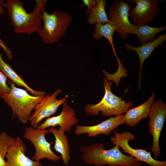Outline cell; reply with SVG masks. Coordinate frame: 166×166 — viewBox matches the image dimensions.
Instances as JSON below:
<instances>
[{
  "label": "cell",
  "instance_id": "20",
  "mask_svg": "<svg viewBox=\"0 0 166 166\" xmlns=\"http://www.w3.org/2000/svg\"><path fill=\"white\" fill-rule=\"evenodd\" d=\"M116 31L114 25L110 21L104 24L96 23L95 24L93 38L99 40L104 37L109 42L116 57H117L113 44V37L114 32Z\"/></svg>",
  "mask_w": 166,
  "mask_h": 166
},
{
  "label": "cell",
  "instance_id": "21",
  "mask_svg": "<svg viewBox=\"0 0 166 166\" xmlns=\"http://www.w3.org/2000/svg\"><path fill=\"white\" fill-rule=\"evenodd\" d=\"M166 29V26L156 27L147 24L138 26L136 35L139 42L143 45L153 41L156 38L155 36Z\"/></svg>",
  "mask_w": 166,
  "mask_h": 166
},
{
  "label": "cell",
  "instance_id": "28",
  "mask_svg": "<svg viewBox=\"0 0 166 166\" xmlns=\"http://www.w3.org/2000/svg\"><path fill=\"white\" fill-rule=\"evenodd\" d=\"M152 166L149 165V166Z\"/></svg>",
  "mask_w": 166,
  "mask_h": 166
},
{
  "label": "cell",
  "instance_id": "10",
  "mask_svg": "<svg viewBox=\"0 0 166 166\" xmlns=\"http://www.w3.org/2000/svg\"><path fill=\"white\" fill-rule=\"evenodd\" d=\"M62 90L58 89L51 94L44 96L41 101L35 107L34 113L29 119L31 127L36 128L41 121L49 118L56 113L60 105L68 100L67 97L58 99L57 96Z\"/></svg>",
  "mask_w": 166,
  "mask_h": 166
},
{
  "label": "cell",
  "instance_id": "15",
  "mask_svg": "<svg viewBox=\"0 0 166 166\" xmlns=\"http://www.w3.org/2000/svg\"><path fill=\"white\" fill-rule=\"evenodd\" d=\"M166 40V34L157 36L153 42L148 43L141 45L135 47L126 43L125 46L128 51H135L137 54L139 59L140 68L139 72L138 89L141 88V81L142 79L143 65L144 61L149 58L152 54L154 51L160 46Z\"/></svg>",
  "mask_w": 166,
  "mask_h": 166
},
{
  "label": "cell",
  "instance_id": "8",
  "mask_svg": "<svg viewBox=\"0 0 166 166\" xmlns=\"http://www.w3.org/2000/svg\"><path fill=\"white\" fill-rule=\"evenodd\" d=\"M148 116L149 121L148 126L152 137L151 152L153 153L154 158L156 160L161 153L159 140L166 117V104L160 99L154 101Z\"/></svg>",
  "mask_w": 166,
  "mask_h": 166
},
{
  "label": "cell",
  "instance_id": "1",
  "mask_svg": "<svg viewBox=\"0 0 166 166\" xmlns=\"http://www.w3.org/2000/svg\"><path fill=\"white\" fill-rule=\"evenodd\" d=\"M47 2V0H36L30 13L27 12L24 7V3L19 0H6L2 5L7 9L14 31L17 34L30 35L42 29V11Z\"/></svg>",
  "mask_w": 166,
  "mask_h": 166
},
{
  "label": "cell",
  "instance_id": "22",
  "mask_svg": "<svg viewBox=\"0 0 166 166\" xmlns=\"http://www.w3.org/2000/svg\"><path fill=\"white\" fill-rule=\"evenodd\" d=\"M14 139L6 132L0 133V166H5V157Z\"/></svg>",
  "mask_w": 166,
  "mask_h": 166
},
{
  "label": "cell",
  "instance_id": "3",
  "mask_svg": "<svg viewBox=\"0 0 166 166\" xmlns=\"http://www.w3.org/2000/svg\"><path fill=\"white\" fill-rule=\"evenodd\" d=\"M8 83L10 85V92L0 97L11 107L12 117L16 115L21 122L26 124L29 121L32 111L44 96L30 95L26 90L16 87L11 80Z\"/></svg>",
  "mask_w": 166,
  "mask_h": 166
},
{
  "label": "cell",
  "instance_id": "5",
  "mask_svg": "<svg viewBox=\"0 0 166 166\" xmlns=\"http://www.w3.org/2000/svg\"><path fill=\"white\" fill-rule=\"evenodd\" d=\"M43 25L38 32L43 42L45 44H53L58 42L65 34L72 20L69 14L62 10H54L50 14L42 11Z\"/></svg>",
  "mask_w": 166,
  "mask_h": 166
},
{
  "label": "cell",
  "instance_id": "16",
  "mask_svg": "<svg viewBox=\"0 0 166 166\" xmlns=\"http://www.w3.org/2000/svg\"><path fill=\"white\" fill-rule=\"evenodd\" d=\"M155 95L154 92L144 103L136 107L128 109L123 117L124 123L133 128L141 120L148 118Z\"/></svg>",
  "mask_w": 166,
  "mask_h": 166
},
{
  "label": "cell",
  "instance_id": "11",
  "mask_svg": "<svg viewBox=\"0 0 166 166\" xmlns=\"http://www.w3.org/2000/svg\"><path fill=\"white\" fill-rule=\"evenodd\" d=\"M136 6L131 8L128 17L132 24L137 26L147 24L152 21L159 13L158 0H129Z\"/></svg>",
  "mask_w": 166,
  "mask_h": 166
},
{
  "label": "cell",
  "instance_id": "7",
  "mask_svg": "<svg viewBox=\"0 0 166 166\" xmlns=\"http://www.w3.org/2000/svg\"><path fill=\"white\" fill-rule=\"evenodd\" d=\"M48 132H49V130L38 129L31 126L25 128L23 137L29 140L35 149V152L32 160L39 161L42 159L46 158L53 161L61 160V156L56 154L52 151V143H49L45 138V135Z\"/></svg>",
  "mask_w": 166,
  "mask_h": 166
},
{
  "label": "cell",
  "instance_id": "4",
  "mask_svg": "<svg viewBox=\"0 0 166 166\" xmlns=\"http://www.w3.org/2000/svg\"><path fill=\"white\" fill-rule=\"evenodd\" d=\"M113 81L103 78L105 89L104 95L98 103L95 104H88L85 107V113L90 116L98 115L100 112L104 117L117 116L123 114L134 105L133 102L130 101L128 102L122 100L114 94L111 91Z\"/></svg>",
  "mask_w": 166,
  "mask_h": 166
},
{
  "label": "cell",
  "instance_id": "19",
  "mask_svg": "<svg viewBox=\"0 0 166 166\" xmlns=\"http://www.w3.org/2000/svg\"><path fill=\"white\" fill-rule=\"evenodd\" d=\"M106 4L105 0H97L96 5L87 18L86 21L89 24H104L110 21L105 9Z\"/></svg>",
  "mask_w": 166,
  "mask_h": 166
},
{
  "label": "cell",
  "instance_id": "29",
  "mask_svg": "<svg viewBox=\"0 0 166 166\" xmlns=\"http://www.w3.org/2000/svg\"></svg>",
  "mask_w": 166,
  "mask_h": 166
},
{
  "label": "cell",
  "instance_id": "25",
  "mask_svg": "<svg viewBox=\"0 0 166 166\" xmlns=\"http://www.w3.org/2000/svg\"><path fill=\"white\" fill-rule=\"evenodd\" d=\"M83 5L81 6H86L87 7L85 14L88 16L93 7L97 2V0H82Z\"/></svg>",
  "mask_w": 166,
  "mask_h": 166
},
{
  "label": "cell",
  "instance_id": "27",
  "mask_svg": "<svg viewBox=\"0 0 166 166\" xmlns=\"http://www.w3.org/2000/svg\"><path fill=\"white\" fill-rule=\"evenodd\" d=\"M5 1L3 0H0V14H4L5 11L3 10L2 5V3Z\"/></svg>",
  "mask_w": 166,
  "mask_h": 166
},
{
  "label": "cell",
  "instance_id": "23",
  "mask_svg": "<svg viewBox=\"0 0 166 166\" xmlns=\"http://www.w3.org/2000/svg\"><path fill=\"white\" fill-rule=\"evenodd\" d=\"M118 64V68L117 71L114 73L111 74L105 70H102L105 77V78L109 81L114 82L116 86L117 87L119 85L121 78L126 77L128 74V71L123 65L121 61L117 57L116 58Z\"/></svg>",
  "mask_w": 166,
  "mask_h": 166
},
{
  "label": "cell",
  "instance_id": "13",
  "mask_svg": "<svg viewBox=\"0 0 166 166\" xmlns=\"http://www.w3.org/2000/svg\"><path fill=\"white\" fill-rule=\"evenodd\" d=\"M62 109L58 115L49 117L37 127L38 129H46L48 128L59 126L65 132H68L72 127L78 123L79 121L76 116L73 109L66 102L62 105Z\"/></svg>",
  "mask_w": 166,
  "mask_h": 166
},
{
  "label": "cell",
  "instance_id": "12",
  "mask_svg": "<svg viewBox=\"0 0 166 166\" xmlns=\"http://www.w3.org/2000/svg\"><path fill=\"white\" fill-rule=\"evenodd\" d=\"M26 148L19 136L14 138L6 155L5 166H43L39 161L34 160L25 155Z\"/></svg>",
  "mask_w": 166,
  "mask_h": 166
},
{
  "label": "cell",
  "instance_id": "9",
  "mask_svg": "<svg viewBox=\"0 0 166 166\" xmlns=\"http://www.w3.org/2000/svg\"><path fill=\"white\" fill-rule=\"evenodd\" d=\"M114 136L110 138L112 144L117 145L121 148L123 152L130 154L140 161L146 163L150 166H166V161L158 160L153 158L150 152L145 150L141 149L133 148L129 144L130 140H134V135L131 132L125 131L121 133L113 130Z\"/></svg>",
  "mask_w": 166,
  "mask_h": 166
},
{
  "label": "cell",
  "instance_id": "2",
  "mask_svg": "<svg viewBox=\"0 0 166 166\" xmlns=\"http://www.w3.org/2000/svg\"><path fill=\"white\" fill-rule=\"evenodd\" d=\"M103 144L94 143L80 147L83 163L94 166H140V162L131 156L126 155L117 145L111 149H105Z\"/></svg>",
  "mask_w": 166,
  "mask_h": 166
},
{
  "label": "cell",
  "instance_id": "17",
  "mask_svg": "<svg viewBox=\"0 0 166 166\" xmlns=\"http://www.w3.org/2000/svg\"><path fill=\"white\" fill-rule=\"evenodd\" d=\"M49 132L53 134L55 138L54 149L61 155V158L64 164L68 166L70 159V146L69 140L64 131L59 127L57 129L51 127L49 128Z\"/></svg>",
  "mask_w": 166,
  "mask_h": 166
},
{
  "label": "cell",
  "instance_id": "26",
  "mask_svg": "<svg viewBox=\"0 0 166 166\" xmlns=\"http://www.w3.org/2000/svg\"><path fill=\"white\" fill-rule=\"evenodd\" d=\"M0 46L3 49L5 52L8 59L12 60L13 58L12 52L8 47L7 45L0 38Z\"/></svg>",
  "mask_w": 166,
  "mask_h": 166
},
{
  "label": "cell",
  "instance_id": "14",
  "mask_svg": "<svg viewBox=\"0 0 166 166\" xmlns=\"http://www.w3.org/2000/svg\"><path fill=\"white\" fill-rule=\"evenodd\" d=\"M123 114L115 117H111L108 119L92 126L76 125L74 133L77 136L86 134L88 137H94L100 134L108 136L118 126L124 123Z\"/></svg>",
  "mask_w": 166,
  "mask_h": 166
},
{
  "label": "cell",
  "instance_id": "24",
  "mask_svg": "<svg viewBox=\"0 0 166 166\" xmlns=\"http://www.w3.org/2000/svg\"><path fill=\"white\" fill-rule=\"evenodd\" d=\"M7 77L0 70V97L10 92V88L7 84Z\"/></svg>",
  "mask_w": 166,
  "mask_h": 166
},
{
  "label": "cell",
  "instance_id": "18",
  "mask_svg": "<svg viewBox=\"0 0 166 166\" xmlns=\"http://www.w3.org/2000/svg\"><path fill=\"white\" fill-rule=\"evenodd\" d=\"M2 54L0 52V70L14 83L17 85L23 87L33 95L45 96L46 92L41 90L37 91L32 89L25 82L21 76L13 69L11 66L3 60Z\"/></svg>",
  "mask_w": 166,
  "mask_h": 166
},
{
  "label": "cell",
  "instance_id": "6",
  "mask_svg": "<svg viewBox=\"0 0 166 166\" xmlns=\"http://www.w3.org/2000/svg\"><path fill=\"white\" fill-rule=\"evenodd\" d=\"M131 4L122 0H115L109 10V18L115 26L116 32L121 39L125 40L128 35H136L138 26L132 23L128 19Z\"/></svg>",
  "mask_w": 166,
  "mask_h": 166
}]
</instances>
